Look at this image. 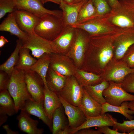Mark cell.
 I'll use <instances>...</instances> for the list:
<instances>
[{
    "label": "cell",
    "mask_w": 134,
    "mask_h": 134,
    "mask_svg": "<svg viewBox=\"0 0 134 134\" xmlns=\"http://www.w3.org/2000/svg\"><path fill=\"white\" fill-rule=\"evenodd\" d=\"M23 70L14 67L10 77L7 90L13 98L17 112L21 110L25 102L32 99L28 93Z\"/></svg>",
    "instance_id": "obj_1"
},
{
    "label": "cell",
    "mask_w": 134,
    "mask_h": 134,
    "mask_svg": "<svg viewBox=\"0 0 134 134\" xmlns=\"http://www.w3.org/2000/svg\"><path fill=\"white\" fill-rule=\"evenodd\" d=\"M119 0L120 6L108 14V21L120 29L134 30V8L126 0Z\"/></svg>",
    "instance_id": "obj_2"
},
{
    "label": "cell",
    "mask_w": 134,
    "mask_h": 134,
    "mask_svg": "<svg viewBox=\"0 0 134 134\" xmlns=\"http://www.w3.org/2000/svg\"><path fill=\"white\" fill-rule=\"evenodd\" d=\"M65 27L62 18L46 14L40 18L34 32L41 37L52 41L59 34Z\"/></svg>",
    "instance_id": "obj_3"
},
{
    "label": "cell",
    "mask_w": 134,
    "mask_h": 134,
    "mask_svg": "<svg viewBox=\"0 0 134 134\" xmlns=\"http://www.w3.org/2000/svg\"><path fill=\"white\" fill-rule=\"evenodd\" d=\"M107 14L96 16L83 22L72 26L84 30L90 36L112 34L121 30L109 22Z\"/></svg>",
    "instance_id": "obj_4"
},
{
    "label": "cell",
    "mask_w": 134,
    "mask_h": 134,
    "mask_svg": "<svg viewBox=\"0 0 134 134\" xmlns=\"http://www.w3.org/2000/svg\"><path fill=\"white\" fill-rule=\"evenodd\" d=\"M77 28L74 41L66 55L73 62L76 67L81 68L90 41V36L84 30Z\"/></svg>",
    "instance_id": "obj_5"
},
{
    "label": "cell",
    "mask_w": 134,
    "mask_h": 134,
    "mask_svg": "<svg viewBox=\"0 0 134 134\" xmlns=\"http://www.w3.org/2000/svg\"><path fill=\"white\" fill-rule=\"evenodd\" d=\"M83 87L78 83L74 76L67 77L65 85L57 94L68 103L79 106L84 93Z\"/></svg>",
    "instance_id": "obj_6"
},
{
    "label": "cell",
    "mask_w": 134,
    "mask_h": 134,
    "mask_svg": "<svg viewBox=\"0 0 134 134\" xmlns=\"http://www.w3.org/2000/svg\"><path fill=\"white\" fill-rule=\"evenodd\" d=\"M77 31V28L72 26H65L59 34L51 41L54 53L66 55L74 41Z\"/></svg>",
    "instance_id": "obj_7"
},
{
    "label": "cell",
    "mask_w": 134,
    "mask_h": 134,
    "mask_svg": "<svg viewBox=\"0 0 134 134\" xmlns=\"http://www.w3.org/2000/svg\"><path fill=\"white\" fill-rule=\"evenodd\" d=\"M109 82V86L103 93L106 102L113 105L119 106L125 101L134 100V95L129 93L124 89L121 83Z\"/></svg>",
    "instance_id": "obj_8"
},
{
    "label": "cell",
    "mask_w": 134,
    "mask_h": 134,
    "mask_svg": "<svg viewBox=\"0 0 134 134\" xmlns=\"http://www.w3.org/2000/svg\"><path fill=\"white\" fill-rule=\"evenodd\" d=\"M28 34V39L23 42L22 46L31 50L34 57L38 59L45 53H54L51 41L41 37L34 32Z\"/></svg>",
    "instance_id": "obj_9"
},
{
    "label": "cell",
    "mask_w": 134,
    "mask_h": 134,
    "mask_svg": "<svg viewBox=\"0 0 134 134\" xmlns=\"http://www.w3.org/2000/svg\"><path fill=\"white\" fill-rule=\"evenodd\" d=\"M25 80L28 91L34 101L43 103L44 85L40 76L30 70L25 71Z\"/></svg>",
    "instance_id": "obj_10"
},
{
    "label": "cell",
    "mask_w": 134,
    "mask_h": 134,
    "mask_svg": "<svg viewBox=\"0 0 134 134\" xmlns=\"http://www.w3.org/2000/svg\"><path fill=\"white\" fill-rule=\"evenodd\" d=\"M49 68L67 77L74 76L77 68L72 60L66 55L50 54Z\"/></svg>",
    "instance_id": "obj_11"
},
{
    "label": "cell",
    "mask_w": 134,
    "mask_h": 134,
    "mask_svg": "<svg viewBox=\"0 0 134 134\" xmlns=\"http://www.w3.org/2000/svg\"><path fill=\"white\" fill-rule=\"evenodd\" d=\"M134 44V30H120L114 34L115 57L117 59L123 57L128 48Z\"/></svg>",
    "instance_id": "obj_12"
},
{
    "label": "cell",
    "mask_w": 134,
    "mask_h": 134,
    "mask_svg": "<svg viewBox=\"0 0 134 134\" xmlns=\"http://www.w3.org/2000/svg\"><path fill=\"white\" fill-rule=\"evenodd\" d=\"M17 10L28 11L41 18L46 14H53L62 18V11L50 10L45 8L41 0H14Z\"/></svg>",
    "instance_id": "obj_13"
},
{
    "label": "cell",
    "mask_w": 134,
    "mask_h": 134,
    "mask_svg": "<svg viewBox=\"0 0 134 134\" xmlns=\"http://www.w3.org/2000/svg\"><path fill=\"white\" fill-rule=\"evenodd\" d=\"M134 72V68L129 67L124 61L112 64L101 76L102 80L121 83L126 76Z\"/></svg>",
    "instance_id": "obj_14"
},
{
    "label": "cell",
    "mask_w": 134,
    "mask_h": 134,
    "mask_svg": "<svg viewBox=\"0 0 134 134\" xmlns=\"http://www.w3.org/2000/svg\"><path fill=\"white\" fill-rule=\"evenodd\" d=\"M58 96L68 117V126L73 129L81 125L86 121V117L79 107L68 103Z\"/></svg>",
    "instance_id": "obj_15"
},
{
    "label": "cell",
    "mask_w": 134,
    "mask_h": 134,
    "mask_svg": "<svg viewBox=\"0 0 134 134\" xmlns=\"http://www.w3.org/2000/svg\"><path fill=\"white\" fill-rule=\"evenodd\" d=\"M88 0H83L78 3L68 4L62 0L59 5L63 13L62 20L65 26L76 24L81 7Z\"/></svg>",
    "instance_id": "obj_16"
},
{
    "label": "cell",
    "mask_w": 134,
    "mask_h": 134,
    "mask_svg": "<svg viewBox=\"0 0 134 134\" xmlns=\"http://www.w3.org/2000/svg\"><path fill=\"white\" fill-rule=\"evenodd\" d=\"M16 20L20 29L27 34L34 32L40 18L26 10H17Z\"/></svg>",
    "instance_id": "obj_17"
},
{
    "label": "cell",
    "mask_w": 134,
    "mask_h": 134,
    "mask_svg": "<svg viewBox=\"0 0 134 134\" xmlns=\"http://www.w3.org/2000/svg\"><path fill=\"white\" fill-rule=\"evenodd\" d=\"M21 110L26 112L30 115H34L39 118L48 127L52 132V120L47 115L43 103L36 102L33 99H29L25 102Z\"/></svg>",
    "instance_id": "obj_18"
},
{
    "label": "cell",
    "mask_w": 134,
    "mask_h": 134,
    "mask_svg": "<svg viewBox=\"0 0 134 134\" xmlns=\"http://www.w3.org/2000/svg\"><path fill=\"white\" fill-rule=\"evenodd\" d=\"M117 120L108 113L104 114L99 116L86 118V121L79 127L72 129L71 134H74L81 130L92 127L108 126L113 127L115 122Z\"/></svg>",
    "instance_id": "obj_19"
},
{
    "label": "cell",
    "mask_w": 134,
    "mask_h": 134,
    "mask_svg": "<svg viewBox=\"0 0 134 134\" xmlns=\"http://www.w3.org/2000/svg\"><path fill=\"white\" fill-rule=\"evenodd\" d=\"M30 115L26 112L21 110L20 114L16 118L18 121V127L20 130L28 134H43V129L37 127L38 121L32 118Z\"/></svg>",
    "instance_id": "obj_20"
},
{
    "label": "cell",
    "mask_w": 134,
    "mask_h": 134,
    "mask_svg": "<svg viewBox=\"0 0 134 134\" xmlns=\"http://www.w3.org/2000/svg\"><path fill=\"white\" fill-rule=\"evenodd\" d=\"M0 31L9 32L17 36L23 42L28 38V34L19 27L16 20L15 11L10 13L0 25Z\"/></svg>",
    "instance_id": "obj_21"
},
{
    "label": "cell",
    "mask_w": 134,
    "mask_h": 134,
    "mask_svg": "<svg viewBox=\"0 0 134 134\" xmlns=\"http://www.w3.org/2000/svg\"><path fill=\"white\" fill-rule=\"evenodd\" d=\"M78 106L87 118L99 116L102 111V104L94 99L84 88L83 96Z\"/></svg>",
    "instance_id": "obj_22"
},
{
    "label": "cell",
    "mask_w": 134,
    "mask_h": 134,
    "mask_svg": "<svg viewBox=\"0 0 134 134\" xmlns=\"http://www.w3.org/2000/svg\"><path fill=\"white\" fill-rule=\"evenodd\" d=\"M44 107L47 115L52 120L54 111L62 105L59 98L56 93L44 87Z\"/></svg>",
    "instance_id": "obj_23"
},
{
    "label": "cell",
    "mask_w": 134,
    "mask_h": 134,
    "mask_svg": "<svg viewBox=\"0 0 134 134\" xmlns=\"http://www.w3.org/2000/svg\"><path fill=\"white\" fill-rule=\"evenodd\" d=\"M74 76L79 84L83 87L96 85L102 80L100 75L77 68H76Z\"/></svg>",
    "instance_id": "obj_24"
},
{
    "label": "cell",
    "mask_w": 134,
    "mask_h": 134,
    "mask_svg": "<svg viewBox=\"0 0 134 134\" xmlns=\"http://www.w3.org/2000/svg\"><path fill=\"white\" fill-rule=\"evenodd\" d=\"M46 80L48 88L57 94L64 87L67 77L49 68Z\"/></svg>",
    "instance_id": "obj_25"
},
{
    "label": "cell",
    "mask_w": 134,
    "mask_h": 134,
    "mask_svg": "<svg viewBox=\"0 0 134 134\" xmlns=\"http://www.w3.org/2000/svg\"><path fill=\"white\" fill-rule=\"evenodd\" d=\"M50 60V54L45 53L38 59L30 69L40 76L44 82L45 87L46 88H48L46 77L49 68Z\"/></svg>",
    "instance_id": "obj_26"
},
{
    "label": "cell",
    "mask_w": 134,
    "mask_h": 134,
    "mask_svg": "<svg viewBox=\"0 0 134 134\" xmlns=\"http://www.w3.org/2000/svg\"><path fill=\"white\" fill-rule=\"evenodd\" d=\"M14 102L8 90L0 92V113L11 116L17 113Z\"/></svg>",
    "instance_id": "obj_27"
},
{
    "label": "cell",
    "mask_w": 134,
    "mask_h": 134,
    "mask_svg": "<svg viewBox=\"0 0 134 134\" xmlns=\"http://www.w3.org/2000/svg\"><path fill=\"white\" fill-rule=\"evenodd\" d=\"M108 81L102 80L100 83L94 85L83 87L88 94L98 103L102 104L106 102L103 95L104 90L109 86Z\"/></svg>",
    "instance_id": "obj_28"
},
{
    "label": "cell",
    "mask_w": 134,
    "mask_h": 134,
    "mask_svg": "<svg viewBox=\"0 0 134 134\" xmlns=\"http://www.w3.org/2000/svg\"><path fill=\"white\" fill-rule=\"evenodd\" d=\"M16 47L11 54L5 62L0 66V70L4 71L10 77L18 60L19 52L22 46L23 41L18 39L16 40Z\"/></svg>",
    "instance_id": "obj_29"
},
{
    "label": "cell",
    "mask_w": 134,
    "mask_h": 134,
    "mask_svg": "<svg viewBox=\"0 0 134 134\" xmlns=\"http://www.w3.org/2000/svg\"><path fill=\"white\" fill-rule=\"evenodd\" d=\"M129 102L127 101L123 102L119 106H115L110 104L106 102L102 104V111L100 115L108 112H115L120 113L126 118L131 120L134 118L132 115L134 114V111L129 107Z\"/></svg>",
    "instance_id": "obj_30"
},
{
    "label": "cell",
    "mask_w": 134,
    "mask_h": 134,
    "mask_svg": "<svg viewBox=\"0 0 134 134\" xmlns=\"http://www.w3.org/2000/svg\"><path fill=\"white\" fill-rule=\"evenodd\" d=\"M30 50L22 46L20 50L18 60L15 67L25 71L30 70L37 60L30 54Z\"/></svg>",
    "instance_id": "obj_31"
},
{
    "label": "cell",
    "mask_w": 134,
    "mask_h": 134,
    "mask_svg": "<svg viewBox=\"0 0 134 134\" xmlns=\"http://www.w3.org/2000/svg\"><path fill=\"white\" fill-rule=\"evenodd\" d=\"M62 105L57 109L53 113L52 132L53 134H59L67 125Z\"/></svg>",
    "instance_id": "obj_32"
},
{
    "label": "cell",
    "mask_w": 134,
    "mask_h": 134,
    "mask_svg": "<svg viewBox=\"0 0 134 134\" xmlns=\"http://www.w3.org/2000/svg\"><path fill=\"white\" fill-rule=\"evenodd\" d=\"M96 16V10L92 0H88L81 7L76 24L83 22Z\"/></svg>",
    "instance_id": "obj_33"
},
{
    "label": "cell",
    "mask_w": 134,
    "mask_h": 134,
    "mask_svg": "<svg viewBox=\"0 0 134 134\" xmlns=\"http://www.w3.org/2000/svg\"><path fill=\"white\" fill-rule=\"evenodd\" d=\"M92 1L96 8V16L106 15L112 10L107 0H92Z\"/></svg>",
    "instance_id": "obj_34"
},
{
    "label": "cell",
    "mask_w": 134,
    "mask_h": 134,
    "mask_svg": "<svg viewBox=\"0 0 134 134\" xmlns=\"http://www.w3.org/2000/svg\"><path fill=\"white\" fill-rule=\"evenodd\" d=\"M17 9L14 0H0V19L7 13H11Z\"/></svg>",
    "instance_id": "obj_35"
},
{
    "label": "cell",
    "mask_w": 134,
    "mask_h": 134,
    "mask_svg": "<svg viewBox=\"0 0 134 134\" xmlns=\"http://www.w3.org/2000/svg\"><path fill=\"white\" fill-rule=\"evenodd\" d=\"M113 129H117L119 132L128 134L134 130V118L129 120H123V122L120 123L116 121L113 127Z\"/></svg>",
    "instance_id": "obj_36"
},
{
    "label": "cell",
    "mask_w": 134,
    "mask_h": 134,
    "mask_svg": "<svg viewBox=\"0 0 134 134\" xmlns=\"http://www.w3.org/2000/svg\"><path fill=\"white\" fill-rule=\"evenodd\" d=\"M121 83L126 91L134 93V72L127 75Z\"/></svg>",
    "instance_id": "obj_37"
},
{
    "label": "cell",
    "mask_w": 134,
    "mask_h": 134,
    "mask_svg": "<svg viewBox=\"0 0 134 134\" xmlns=\"http://www.w3.org/2000/svg\"><path fill=\"white\" fill-rule=\"evenodd\" d=\"M124 61L130 67L134 68V44L128 49L123 57Z\"/></svg>",
    "instance_id": "obj_38"
},
{
    "label": "cell",
    "mask_w": 134,
    "mask_h": 134,
    "mask_svg": "<svg viewBox=\"0 0 134 134\" xmlns=\"http://www.w3.org/2000/svg\"><path fill=\"white\" fill-rule=\"evenodd\" d=\"M10 77L5 72L1 70L0 72V92L7 90Z\"/></svg>",
    "instance_id": "obj_39"
},
{
    "label": "cell",
    "mask_w": 134,
    "mask_h": 134,
    "mask_svg": "<svg viewBox=\"0 0 134 134\" xmlns=\"http://www.w3.org/2000/svg\"><path fill=\"white\" fill-rule=\"evenodd\" d=\"M108 126H105L98 127V130L101 134H127L118 132L117 129H111Z\"/></svg>",
    "instance_id": "obj_40"
},
{
    "label": "cell",
    "mask_w": 134,
    "mask_h": 134,
    "mask_svg": "<svg viewBox=\"0 0 134 134\" xmlns=\"http://www.w3.org/2000/svg\"><path fill=\"white\" fill-rule=\"evenodd\" d=\"M101 134L98 130H95L90 128L84 129L76 132L75 134Z\"/></svg>",
    "instance_id": "obj_41"
},
{
    "label": "cell",
    "mask_w": 134,
    "mask_h": 134,
    "mask_svg": "<svg viewBox=\"0 0 134 134\" xmlns=\"http://www.w3.org/2000/svg\"><path fill=\"white\" fill-rule=\"evenodd\" d=\"M107 0L112 10L117 8L120 5V2L119 0Z\"/></svg>",
    "instance_id": "obj_42"
},
{
    "label": "cell",
    "mask_w": 134,
    "mask_h": 134,
    "mask_svg": "<svg viewBox=\"0 0 134 134\" xmlns=\"http://www.w3.org/2000/svg\"><path fill=\"white\" fill-rule=\"evenodd\" d=\"M3 128L5 130L7 134H19V132L17 131H13L9 127L8 125H5L2 126Z\"/></svg>",
    "instance_id": "obj_43"
},
{
    "label": "cell",
    "mask_w": 134,
    "mask_h": 134,
    "mask_svg": "<svg viewBox=\"0 0 134 134\" xmlns=\"http://www.w3.org/2000/svg\"><path fill=\"white\" fill-rule=\"evenodd\" d=\"M8 115L5 114L0 113V126L5 122L7 119Z\"/></svg>",
    "instance_id": "obj_44"
},
{
    "label": "cell",
    "mask_w": 134,
    "mask_h": 134,
    "mask_svg": "<svg viewBox=\"0 0 134 134\" xmlns=\"http://www.w3.org/2000/svg\"><path fill=\"white\" fill-rule=\"evenodd\" d=\"M71 130L72 129L68 125L63 130L61 131L59 134H71Z\"/></svg>",
    "instance_id": "obj_45"
},
{
    "label": "cell",
    "mask_w": 134,
    "mask_h": 134,
    "mask_svg": "<svg viewBox=\"0 0 134 134\" xmlns=\"http://www.w3.org/2000/svg\"><path fill=\"white\" fill-rule=\"evenodd\" d=\"M9 41L3 36L1 35L0 36V47L1 48Z\"/></svg>",
    "instance_id": "obj_46"
},
{
    "label": "cell",
    "mask_w": 134,
    "mask_h": 134,
    "mask_svg": "<svg viewBox=\"0 0 134 134\" xmlns=\"http://www.w3.org/2000/svg\"><path fill=\"white\" fill-rule=\"evenodd\" d=\"M128 105L129 108L134 111V100L130 101L129 102Z\"/></svg>",
    "instance_id": "obj_47"
},
{
    "label": "cell",
    "mask_w": 134,
    "mask_h": 134,
    "mask_svg": "<svg viewBox=\"0 0 134 134\" xmlns=\"http://www.w3.org/2000/svg\"><path fill=\"white\" fill-rule=\"evenodd\" d=\"M49 2H51L60 5L62 0H49Z\"/></svg>",
    "instance_id": "obj_48"
},
{
    "label": "cell",
    "mask_w": 134,
    "mask_h": 134,
    "mask_svg": "<svg viewBox=\"0 0 134 134\" xmlns=\"http://www.w3.org/2000/svg\"><path fill=\"white\" fill-rule=\"evenodd\" d=\"M66 3L68 4H71L73 3L74 0H62Z\"/></svg>",
    "instance_id": "obj_49"
},
{
    "label": "cell",
    "mask_w": 134,
    "mask_h": 134,
    "mask_svg": "<svg viewBox=\"0 0 134 134\" xmlns=\"http://www.w3.org/2000/svg\"><path fill=\"white\" fill-rule=\"evenodd\" d=\"M127 1L131 3L134 8V0H126Z\"/></svg>",
    "instance_id": "obj_50"
},
{
    "label": "cell",
    "mask_w": 134,
    "mask_h": 134,
    "mask_svg": "<svg viewBox=\"0 0 134 134\" xmlns=\"http://www.w3.org/2000/svg\"><path fill=\"white\" fill-rule=\"evenodd\" d=\"M43 4L47 2H49V0H41Z\"/></svg>",
    "instance_id": "obj_51"
},
{
    "label": "cell",
    "mask_w": 134,
    "mask_h": 134,
    "mask_svg": "<svg viewBox=\"0 0 134 134\" xmlns=\"http://www.w3.org/2000/svg\"><path fill=\"white\" fill-rule=\"evenodd\" d=\"M83 0H74L73 2L74 3H77Z\"/></svg>",
    "instance_id": "obj_52"
},
{
    "label": "cell",
    "mask_w": 134,
    "mask_h": 134,
    "mask_svg": "<svg viewBox=\"0 0 134 134\" xmlns=\"http://www.w3.org/2000/svg\"><path fill=\"white\" fill-rule=\"evenodd\" d=\"M129 134H134V130H133L128 133Z\"/></svg>",
    "instance_id": "obj_53"
},
{
    "label": "cell",
    "mask_w": 134,
    "mask_h": 134,
    "mask_svg": "<svg viewBox=\"0 0 134 134\" xmlns=\"http://www.w3.org/2000/svg\"></svg>",
    "instance_id": "obj_54"
}]
</instances>
